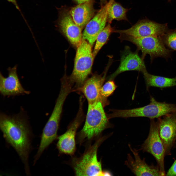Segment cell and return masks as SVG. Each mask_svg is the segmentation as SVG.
Segmentation results:
<instances>
[{"label":"cell","instance_id":"cell-1","mask_svg":"<svg viewBox=\"0 0 176 176\" xmlns=\"http://www.w3.org/2000/svg\"><path fill=\"white\" fill-rule=\"evenodd\" d=\"M0 128L6 141L15 150L23 163L26 174L30 175L28 159L33 135L23 111L12 115L0 112Z\"/></svg>","mask_w":176,"mask_h":176},{"label":"cell","instance_id":"cell-2","mask_svg":"<svg viewBox=\"0 0 176 176\" xmlns=\"http://www.w3.org/2000/svg\"><path fill=\"white\" fill-rule=\"evenodd\" d=\"M99 100L88 103L84 126L79 134V142L92 139L99 135L109 124V119Z\"/></svg>","mask_w":176,"mask_h":176},{"label":"cell","instance_id":"cell-3","mask_svg":"<svg viewBox=\"0 0 176 176\" xmlns=\"http://www.w3.org/2000/svg\"><path fill=\"white\" fill-rule=\"evenodd\" d=\"M110 111L109 116L111 118L144 117L151 120L176 111V105L158 102L151 96L150 103L144 106L130 109L110 110Z\"/></svg>","mask_w":176,"mask_h":176},{"label":"cell","instance_id":"cell-4","mask_svg":"<svg viewBox=\"0 0 176 176\" xmlns=\"http://www.w3.org/2000/svg\"><path fill=\"white\" fill-rule=\"evenodd\" d=\"M91 46L82 38L77 47L73 70L69 78L78 87L82 86L91 72L94 57Z\"/></svg>","mask_w":176,"mask_h":176},{"label":"cell","instance_id":"cell-5","mask_svg":"<svg viewBox=\"0 0 176 176\" xmlns=\"http://www.w3.org/2000/svg\"><path fill=\"white\" fill-rule=\"evenodd\" d=\"M103 139L98 140L80 157L73 159L72 166L76 176H105L101 162L98 160L97 156L98 148Z\"/></svg>","mask_w":176,"mask_h":176},{"label":"cell","instance_id":"cell-6","mask_svg":"<svg viewBox=\"0 0 176 176\" xmlns=\"http://www.w3.org/2000/svg\"><path fill=\"white\" fill-rule=\"evenodd\" d=\"M120 38L130 42L135 45L141 51L143 59L147 54L150 55L151 60L155 57H166L170 55V50L166 48L161 37L150 36L137 38L121 34Z\"/></svg>","mask_w":176,"mask_h":176},{"label":"cell","instance_id":"cell-7","mask_svg":"<svg viewBox=\"0 0 176 176\" xmlns=\"http://www.w3.org/2000/svg\"><path fill=\"white\" fill-rule=\"evenodd\" d=\"M142 149L154 157L162 176H165L164 161L165 150L159 135L157 121L154 119H151L149 134L142 145Z\"/></svg>","mask_w":176,"mask_h":176},{"label":"cell","instance_id":"cell-8","mask_svg":"<svg viewBox=\"0 0 176 176\" xmlns=\"http://www.w3.org/2000/svg\"><path fill=\"white\" fill-rule=\"evenodd\" d=\"M82 99V97L80 98L79 108L76 117L69 125L66 132L57 138V147L61 153L72 155L75 151L76 132L84 119Z\"/></svg>","mask_w":176,"mask_h":176},{"label":"cell","instance_id":"cell-9","mask_svg":"<svg viewBox=\"0 0 176 176\" xmlns=\"http://www.w3.org/2000/svg\"><path fill=\"white\" fill-rule=\"evenodd\" d=\"M168 30L167 23L161 24L145 19L138 22L128 29L116 30L113 32L137 38L150 36L162 37Z\"/></svg>","mask_w":176,"mask_h":176},{"label":"cell","instance_id":"cell-10","mask_svg":"<svg viewBox=\"0 0 176 176\" xmlns=\"http://www.w3.org/2000/svg\"><path fill=\"white\" fill-rule=\"evenodd\" d=\"M157 121L165 156L170 155L171 150L176 142V111L159 118Z\"/></svg>","mask_w":176,"mask_h":176},{"label":"cell","instance_id":"cell-11","mask_svg":"<svg viewBox=\"0 0 176 176\" xmlns=\"http://www.w3.org/2000/svg\"><path fill=\"white\" fill-rule=\"evenodd\" d=\"M115 0H110L101 6L96 14L87 23L82 33V38L92 46L107 22L109 7Z\"/></svg>","mask_w":176,"mask_h":176},{"label":"cell","instance_id":"cell-12","mask_svg":"<svg viewBox=\"0 0 176 176\" xmlns=\"http://www.w3.org/2000/svg\"><path fill=\"white\" fill-rule=\"evenodd\" d=\"M107 70L103 74H94L85 82L80 87L81 90L87 99L88 103L99 100L105 106L109 102L107 99L103 98L101 94V90L104 82Z\"/></svg>","mask_w":176,"mask_h":176},{"label":"cell","instance_id":"cell-13","mask_svg":"<svg viewBox=\"0 0 176 176\" xmlns=\"http://www.w3.org/2000/svg\"><path fill=\"white\" fill-rule=\"evenodd\" d=\"M17 65L8 69V76L4 77L0 74V92L4 96L28 94L30 92L22 87L17 73Z\"/></svg>","mask_w":176,"mask_h":176},{"label":"cell","instance_id":"cell-14","mask_svg":"<svg viewBox=\"0 0 176 176\" xmlns=\"http://www.w3.org/2000/svg\"><path fill=\"white\" fill-rule=\"evenodd\" d=\"M146 70L143 59L137 53L132 52L127 47L121 55L119 67L108 79L113 80L119 74L126 71L136 70L143 73Z\"/></svg>","mask_w":176,"mask_h":176},{"label":"cell","instance_id":"cell-15","mask_svg":"<svg viewBox=\"0 0 176 176\" xmlns=\"http://www.w3.org/2000/svg\"><path fill=\"white\" fill-rule=\"evenodd\" d=\"M58 24L70 42L77 47L82 39V29L75 22L69 12L65 11L61 13Z\"/></svg>","mask_w":176,"mask_h":176},{"label":"cell","instance_id":"cell-16","mask_svg":"<svg viewBox=\"0 0 176 176\" xmlns=\"http://www.w3.org/2000/svg\"><path fill=\"white\" fill-rule=\"evenodd\" d=\"M93 0L79 4L71 8L69 12L75 22L82 29L93 18L95 10Z\"/></svg>","mask_w":176,"mask_h":176},{"label":"cell","instance_id":"cell-17","mask_svg":"<svg viewBox=\"0 0 176 176\" xmlns=\"http://www.w3.org/2000/svg\"><path fill=\"white\" fill-rule=\"evenodd\" d=\"M134 158L129 157L127 165L132 172L138 176H162L158 166L149 165L144 160L141 159L137 152L131 148Z\"/></svg>","mask_w":176,"mask_h":176},{"label":"cell","instance_id":"cell-18","mask_svg":"<svg viewBox=\"0 0 176 176\" xmlns=\"http://www.w3.org/2000/svg\"><path fill=\"white\" fill-rule=\"evenodd\" d=\"M147 89L151 87L161 88L176 86V77L170 78L150 74L146 70L143 72Z\"/></svg>","mask_w":176,"mask_h":176},{"label":"cell","instance_id":"cell-19","mask_svg":"<svg viewBox=\"0 0 176 176\" xmlns=\"http://www.w3.org/2000/svg\"><path fill=\"white\" fill-rule=\"evenodd\" d=\"M128 10L114 0L109 7L107 22L111 24L114 20L128 21L126 13Z\"/></svg>","mask_w":176,"mask_h":176},{"label":"cell","instance_id":"cell-20","mask_svg":"<svg viewBox=\"0 0 176 176\" xmlns=\"http://www.w3.org/2000/svg\"><path fill=\"white\" fill-rule=\"evenodd\" d=\"M114 30L110 24L108 23L98 35L96 39V42L93 52L94 57L103 46L105 44Z\"/></svg>","mask_w":176,"mask_h":176},{"label":"cell","instance_id":"cell-21","mask_svg":"<svg viewBox=\"0 0 176 176\" xmlns=\"http://www.w3.org/2000/svg\"><path fill=\"white\" fill-rule=\"evenodd\" d=\"M161 38L165 45L176 51V29L168 30Z\"/></svg>","mask_w":176,"mask_h":176},{"label":"cell","instance_id":"cell-22","mask_svg":"<svg viewBox=\"0 0 176 176\" xmlns=\"http://www.w3.org/2000/svg\"><path fill=\"white\" fill-rule=\"evenodd\" d=\"M117 87L113 80H109L102 85L101 90V94L104 98H107L112 95Z\"/></svg>","mask_w":176,"mask_h":176},{"label":"cell","instance_id":"cell-23","mask_svg":"<svg viewBox=\"0 0 176 176\" xmlns=\"http://www.w3.org/2000/svg\"><path fill=\"white\" fill-rule=\"evenodd\" d=\"M165 176H176V159L168 170Z\"/></svg>","mask_w":176,"mask_h":176},{"label":"cell","instance_id":"cell-24","mask_svg":"<svg viewBox=\"0 0 176 176\" xmlns=\"http://www.w3.org/2000/svg\"><path fill=\"white\" fill-rule=\"evenodd\" d=\"M8 2L11 3L15 6L16 8L21 13V11L20 9L19 6L17 3L16 0H6Z\"/></svg>","mask_w":176,"mask_h":176},{"label":"cell","instance_id":"cell-25","mask_svg":"<svg viewBox=\"0 0 176 176\" xmlns=\"http://www.w3.org/2000/svg\"><path fill=\"white\" fill-rule=\"evenodd\" d=\"M77 3L80 4L92 0H74Z\"/></svg>","mask_w":176,"mask_h":176},{"label":"cell","instance_id":"cell-26","mask_svg":"<svg viewBox=\"0 0 176 176\" xmlns=\"http://www.w3.org/2000/svg\"><path fill=\"white\" fill-rule=\"evenodd\" d=\"M100 4L101 6L105 5L107 2V0H100Z\"/></svg>","mask_w":176,"mask_h":176},{"label":"cell","instance_id":"cell-27","mask_svg":"<svg viewBox=\"0 0 176 176\" xmlns=\"http://www.w3.org/2000/svg\"><path fill=\"white\" fill-rule=\"evenodd\" d=\"M169 2H170L171 0H167Z\"/></svg>","mask_w":176,"mask_h":176}]
</instances>
